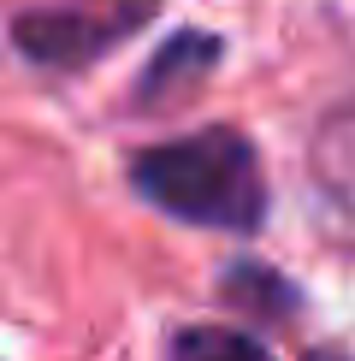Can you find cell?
Wrapping results in <instances>:
<instances>
[{"label": "cell", "mask_w": 355, "mask_h": 361, "mask_svg": "<svg viewBox=\"0 0 355 361\" xmlns=\"http://www.w3.org/2000/svg\"><path fill=\"white\" fill-rule=\"evenodd\" d=\"M219 66V42L201 30H178V36L148 59L142 83H137V107H178L201 89V78Z\"/></svg>", "instance_id": "cell-3"}, {"label": "cell", "mask_w": 355, "mask_h": 361, "mask_svg": "<svg viewBox=\"0 0 355 361\" xmlns=\"http://www.w3.org/2000/svg\"><path fill=\"white\" fill-rule=\"evenodd\" d=\"M314 172H320L325 195H332V202L355 219V113L332 118V125L320 130V142H314Z\"/></svg>", "instance_id": "cell-4"}, {"label": "cell", "mask_w": 355, "mask_h": 361, "mask_svg": "<svg viewBox=\"0 0 355 361\" xmlns=\"http://www.w3.org/2000/svg\"><path fill=\"white\" fill-rule=\"evenodd\" d=\"M130 184L142 202L184 225H219V231H255L266 214V178L255 142L231 125H207L196 137L154 142L130 160Z\"/></svg>", "instance_id": "cell-1"}, {"label": "cell", "mask_w": 355, "mask_h": 361, "mask_svg": "<svg viewBox=\"0 0 355 361\" xmlns=\"http://www.w3.org/2000/svg\"><path fill=\"white\" fill-rule=\"evenodd\" d=\"M166 361H273V350L255 343L249 332H231V326H184L172 338Z\"/></svg>", "instance_id": "cell-5"}, {"label": "cell", "mask_w": 355, "mask_h": 361, "mask_svg": "<svg viewBox=\"0 0 355 361\" xmlns=\"http://www.w3.org/2000/svg\"><path fill=\"white\" fill-rule=\"evenodd\" d=\"M308 361H344V355H337V350H314V355H308Z\"/></svg>", "instance_id": "cell-7"}, {"label": "cell", "mask_w": 355, "mask_h": 361, "mask_svg": "<svg viewBox=\"0 0 355 361\" xmlns=\"http://www.w3.org/2000/svg\"><path fill=\"white\" fill-rule=\"evenodd\" d=\"M160 12V0H59V6H36L12 18V48L30 66L48 71H83L101 54H113L125 36Z\"/></svg>", "instance_id": "cell-2"}, {"label": "cell", "mask_w": 355, "mask_h": 361, "mask_svg": "<svg viewBox=\"0 0 355 361\" xmlns=\"http://www.w3.org/2000/svg\"><path fill=\"white\" fill-rule=\"evenodd\" d=\"M225 296H231L237 308H249V314H266V320H290V308H296V290H290L278 273L255 267V261H243V267L225 279Z\"/></svg>", "instance_id": "cell-6"}]
</instances>
